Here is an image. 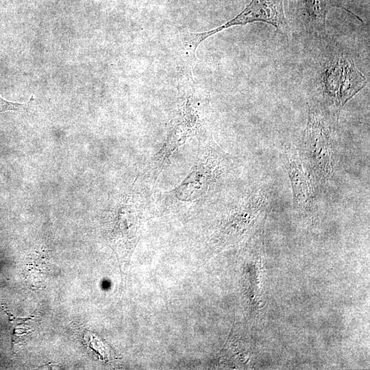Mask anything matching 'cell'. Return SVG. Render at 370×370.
Segmentation results:
<instances>
[{
  "label": "cell",
  "instance_id": "obj_4",
  "mask_svg": "<svg viewBox=\"0 0 370 370\" xmlns=\"http://www.w3.org/2000/svg\"><path fill=\"white\" fill-rule=\"evenodd\" d=\"M334 69V75H328L327 88L336 92L339 102L343 106L365 87L367 79L352 59L340 58Z\"/></svg>",
  "mask_w": 370,
  "mask_h": 370
},
{
  "label": "cell",
  "instance_id": "obj_3",
  "mask_svg": "<svg viewBox=\"0 0 370 370\" xmlns=\"http://www.w3.org/2000/svg\"><path fill=\"white\" fill-rule=\"evenodd\" d=\"M282 159L292 184L294 203L301 212L312 214L316 208L314 195L301 160L291 148L284 149Z\"/></svg>",
  "mask_w": 370,
  "mask_h": 370
},
{
  "label": "cell",
  "instance_id": "obj_6",
  "mask_svg": "<svg viewBox=\"0 0 370 370\" xmlns=\"http://www.w3.org/2000/svg\"><path fill=\"white\" fill-rule=\"evenodd\" d=\"M8 106V101L0 97V112H3Z\"/></svg>",
  "mask_w": 370,
  "mask_h": 370
},
{
  "label": "cell",
  "instance_id": "obj_1",
  "mask_svg": "<svg viewBox=\"0 0 370 370\" xmlns=\"http://www.w3.org/2000/svg\"><path fill=\"white\" fill-rule=\"evenodd\" d=\"M258 21L272 25L283 35H288L289 33L284 12L283 0H251L238 15L217 28L200 33L182 34L180 37L185 57L188 62L193 63L195 60L196 49L204 40L226 28Z\"/></svg>",
  "mask_w": 370,
  "mask_h": 370
},
{
  "label": "cell",
  "instance_id": "obj_5",
  "mask_svg": "<svg viewBox=\"0 0 370 370\" xmlns=\"http://www.w3.org/2000/svg\"><path fill=\"white\" fill-rule=\"evenodd\" d=\"M302 2L312 26L319 31L325 30L327 14L331 8L343 9L362 22L359 16L344 6L341 0H302Z\"/></svg>",
  "mask_w": 370,
  "mask_h": 370
},
{
  "label": "cell",
  "instance_id": "obj_2",
  "mask_svg": "<svg viewBox=\"0 0 370 370\" xmlns=\"http://www.w3.org/2000/svg\"><path fill=\"white\" fill-rule=\"evenodd\" d=\"M304 151L317 178L322 182L329 179L332 171L330 125L323 111L312 103L308 104Z\"/></svg>",
  "mask_w": 370,
  "mask_h": 370
}]
</instances>
